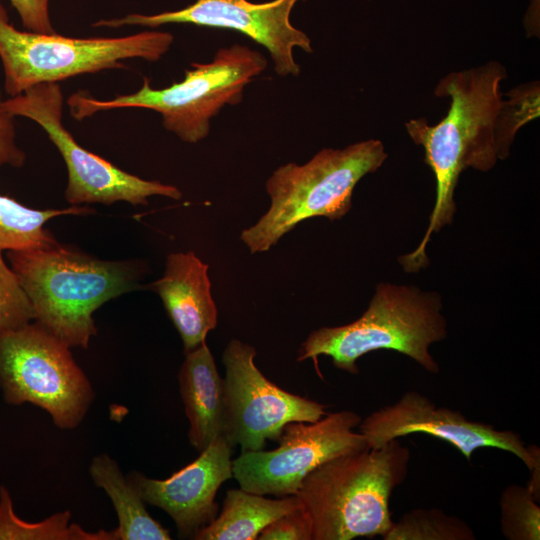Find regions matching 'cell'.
<instances>
[{
  "instance_id": "6da1fadb",
  "label": "cell",
  "mask_w": 540,
  "mask_h": 540,
  "mask_svg": "<svg viewBox=\"0 0 540 540\" xmlns=\"http://www.w3.org/2000/svg\"><path fill=\"white\" fill-rule=\"evenodd\" d=\"M506 77L505 67L494 60L451 72L435 88V95L450 98L447 115L436 125L424 118L405 124L414 143L423 147L436 180L435 204L424 237L413 252L399 258L406 272L426 267L431 235L453 221L461 173L467 168L487 172L509 156L514 137L507 128L506 100L500 90Z\"/></svg>"
},
{
  "instance_id": "7a4b0ae2",
  "label": "cell",
  "mask_w": 540,
  "mask_h": 540,
  "mask_svg": "<svg viewBox=\"0 0 540 540\" xmlns=\"http://www.w3.org/2000/svg\"><path fill=\"white\" fill-rule=\"evenodd\" d=\"M7 258L36 322L69 347L87 348L97 334L93 313L138 287L139 269L131 262L100 260L58 242L8 251Z\"/></svg>"
},
{
  "instance_id": "3957f363",
  "label": "cell",
  "mask_w": 540,
  "mask_h": 540,
  "mask_svg": "<svg viewBox=\"0 0 540 540\" xmlns=\"http://www.w3.org/2000/svg\"><path fill=\"white\" fill-rule=\"evenodd\" d=\"M410 449L393 439L335 457L309 473L296 496L307 512L312 540L384 536L393 521L389 499L408 474Z\"/></svg>"
},
{
  "instance_id": "277c9868",
  "label": "cell",
  "mask_w": 540,
  "mask_h": 540,
  "mask_svg": "<svg viewBox=\"0 0 540 540\" xmlns=\"http://www.w3.org/2000/svg\"><path fill=\"white\" fill-rule=\"evenodd\" d=\"M386 159L383 143L369 139L341 149L324 148L302 165L279 166L266 181L269 209L241 232V241L250 253H262L304 220L341 219L352 207L358 182Z\"/></svg>"
},
{
  "instance_id": "5b68a950",
  "label": "cell",
  "mask_w": 540,
  "mask_h": 540,
  "mask_svg": "<svg viewBox=\"0 0 540 540\" xmlns=\"http://www.w3.org/2000/svg\"><path fill=\"white\" fill-rule=\"evenodd\" d=\"M441 296L415 286L379 283L366 311L350 324L321 327L301 344L297 361L329 356L333 365L358 374L356 361L381 349L402 353L430 373L439 366L429 347L447 337Z\"/></svg>"
},
{
  "instance_id": "8992f818",
  "label": "cell",
  "mask_w": 540,
  "mask_h": 540,
  "mask_svg": "<svg viewBox=\"0 0 540 540\" xmlns=\"http://www.w3.org/2000/svg\"><path fill=\"white\" fill-rule=\"evenodd\" d=\"M267 67L265 56L242 44L219 49L209 63H192L184 79L163 89L143 77L142 87L130 94L99 100L85 91L67 100L72 117L83 120L98 112L143 108L158 112L163 127L186 143H198L210 131V121L226 105L241 102L244 88Z\"/></svg>"
},
{
  "instance_id": "52a82bcc",
  "label": "cell",
  "mask_w": 540,
  "mask_h": 540,
  "mask_svg": "<svg viewBox=\"0 0 540 540\" xmlns=\"http://www.w3.org/2000/svg\"><path fill=\"white\" fill-rule=\"evenodd\" d=\"M170 32L145 30L120 37H69L19 30L0 3V60L10 97L41 83L104 70L126 69V60L159 61L171 48Z\"/></svg>"
},
{
  "instance_id": "ba28073f",
  "label": "cell",
  "mask_w": 540,
  "mask_h": 540,
  "mask_svg": "<svg viewBox=\"0 0 540 540\" xmlns=\"http://www.w3.org/2000/svg\"><path fill=\"white\" fill-rule=\"evenodd\" d=\"M0 385L8 403H32L62 429L78 426L94 399L70 347L38 322L0 330Z\"/></svg>"
},
{
  "instance_id": "9c48e42d",
  "label": "cell",
  "mask_w": 540,
  "mask_h": 540,
  "mask_svg": "<svg viewBox=\"0 0 540 540\" xmlns=\"http://www.w3.org/2000/svg\"><path fill=\"white\" fill-rule=\"evenodd\" d=\"M64 96L59 83H41L3 100V108L14 117L39 125L61 154L68 174L65 199L71 205L125 201L148 205L151 196L180 200L174 185L145 180L118 168L80 146L63 124Z\"/></svg>"
},
{
  "instance_id": "30bf717a",
  "label": "cell",
  "mask_w": 540,
  "mask_h": 540,
  "mask_svg": "<svg viewBox=\"0 0 540 540\" xmlns=\"http://www.w3.org/2000/svg\"><path fill=\"white\" fill-rule=\"evenodd\" d=\"M361 420L343 410L315 422H289L275 449L242 452L232 460L233 477L248 492L296 495L305 477L323 463L368 448L364 435L354 431Z\"/></svg>"
},
{
  "instance_id": "8fae6325",
  "label": "cell",
  "mask_w": 540,
  "mask_h": 540,
  "mask_svg": "<svg viewBox=\"0 0 540 540\" xmlns=\"http://www.w3.org/2000/svg\"><path fill=\"white\" fill-rule=\"evenodd\" d=\"M256 349L238 339L225 347V416L223 436L241 452L263 450L266 441H278L289 422H315L326 415L325 406L281 389L255 365Z\"/></svg>"
},
{
  "instance_id": "7c38bea8",
  "label": "cell",
  "mask_w": 540,
  "mask_h": 540,
  "mask_svg": "<svg viewBox=\"0 0 540 540\" xmlns=\"http://www.w3.org/2000/svg\"><path fill=\"white\" fill-rule=\"evenodd\" d=\"M299 0H273L252 3L247 0H196L176 11L153 15L128 14L121 18L101 19L95 28L142 26L157 28L165 24H194L211 28L232 29L243 33L269 52L275 72L281 76L300 74L294 49L312 53L310 38L290 22V14Z\"/></svg>"
},
{
  "instance_id": "4fadbf2b",
  "label": "cell",
  "mask_w": 540,
  "mask_h": 540,
  "mask_svg": "<svg viewBox=\"0 0 540 540\" xmlns=\"http://www.w3.org/2000/svg\"><path fill=\"white\" fill-rule=\"evenodd\" d=\"M358 427L368 448H379L412 433H425L449 442L467 460L479 448H497L514 454L531 473H540V449L526 446L519 433L469 421L459 411L438 407L417 391H407L396 403L374 411Z\"/></svg>"
},
{
  "instance_id": "5bb4252c",
  "label": "cell",
  "mask_w": 540,
  "mask_h": 540,
  "mask_svg": "<svg viewBox=\"0 0 540 540\" xmlns=\"http://www.w3.org/2000/svg\"><path fill=\"white\" fill-rule=\"evenodd\" d=\"M232 448L220 435L197 459L166 479L148 478L135 471L127 477L145 503L161 508L174 520L180 537L194 539L218 514L217 491L233 477Z\"/></svg>"
},
{
  "instance_id": "9a60e30c",
  "label": "cell",
  "mask_w": 540,
  "mask_h": 540,
  "mask_svg": "<svg viewBox=\"0 0 540 540\" xmlns=\"http://www.w3.org/2000/svg\"><path fill=\"white\" fill-rule=\"evenodd\" d=\"M208 268L193 251L171 253L163 275L149 285L160 296L177 329L184 353L204 343L217 325Z\"/></svg>"
},
{
  "instance_id": "2e32d148",
  "label": "cell",
  "mask_w": 540,
  "mask_h": 540,
  "mask_svg": "<svg viewBox=\"0 0 540 540\" xmlns=\"http://www.w3.org/2000/svg\"><path fill=\"white\" fill-rule=\"evenodd\" d=\"M185 354L178 374L179 388L189 421V441L201 452L223 435L224 381L206 342Z\"/></svg>"
},
{
  "instance_id": "e0dca14e",
  "label": "cell",
  "mask_w": 540,
  "mask_h": 540,
  "mask_svg": "<svg viewBox=\"0 0 540 540\" xmlns=\"http://www.w3.org/2000/svg\"><path fill=\"white\" fill-rule=\"evenodd\" d=\"M301 506L296 495L270 499L241 488L226 492L222 511L194 537L196 540H257L272 521Z\"/></svg>"
},
{
  "instance_id": "ac0fdd59",
  "label": "cell",
  "mask_w": 540,
  "mask_h": 540,
  "mask_svg": "<svg viewBox=\"0 0 540 540\" xmlns=\"http://www.w3.org/2000/svg\"><path fill=\"white\" fill-rule=\"evenodd\" d=\"M96 486L105 490L116 511L119 525L115 540H170L167 529L153 519L139 490L124 477L118 464L108 455L94 457L89 467Z\"/></svg>"
},
{
  "instance_id": "d6986e66",
  "label": "cell",
  "mask_w": 540,
  "mask_h": 540,
  "mask_svg": "<svg viewBox=\"0 0 540 540\" xmlns=\"http://www.w3.org/2000/svg\"><path fill=\"white\" fill-rule=\"evenodd\" d=\"M87 206L71 205L64 209L37 210L15 199L0 195V251H21L48 246L57 242L44 227L50 219L62 215L89 214Z\"/></svg>"
},
{
  "instance_id": "ffe728a7",
  "label": "cell",
  "mask_w": 540,
  "mask_h": 540,
  "mask_svg": "<svg viewBox=\"0 0 540 540\" xmlns=\"http://www.w3.org/2000/svg\"><path fill=\"white\" fill-rule=\"evenodd\" d=\"M70 518V511H64L37 523L23 521L14 514L8 491L0 488V539L115 540L113 530L90 533L69 524Z\"/></svg>"
},
{
  "instance_id": "44dd1931",
  "label": "cell",
  "mask_w": 540,
  "mask_h": 540,
  "mask_svg": "<svg viewBox=\"0 0 540 540\" xmlns=\"http://www.w3.org/2000/svg\"><path fill=\"white\" fill-rule=\"evenodd\" d=\"M385 540H474L471 527L440 509H415L393 522Z\"/></svg>"
},
{
  "instance_id": "7402d4cb",
  "label": "cell",
  "mask_w": 540,
  "mask_h": 540,
  "mask_svg": "<svg viewBox=\"0 0 540 540\" xmlns=\"http://www.w3.org/2000/svg\"><path fill=\"white\" fill-rule=\"evenodd\" d=\"M536 501L528 486L512 484L503 490L500 498V524L505 538L540 539V507Z\"/></svg>"
},
{
  "instance_id": "603a6c76",
  "label": "cell",
  "mask_w": 540,
  "mask_h": 540,
  "mask_svg": "<svg viewBox=\"0 0 540 540\" xmlns=\"http://www.w3.org/2000/svg\"><path fill=\"white\" fill-rule=\"evenodd\" d=\"M33 319L30 299L0 251V330L18 328Z\"/></svg>"
},
{
  "instance_id": "cb8c5ba5",
  "label": "cell",
  "mask_w": 540,
  "mask_h": 540,
  "mask_svg": "<svg viewBox=\"0 0 540 540\" xmlns=\"http://www.w3.org/2000/svg\"><path fill=\"white\" fill-rule=\"evenodd\" d=\"M258 540H312L309 516L302 504L268 524Z\"/></svg>"
},
{
  "instance_id": "d4e9b609",
  "label": "cell",
  "mask_w": 540,
  "mask_h": 540,
  "mask_svg": "<svg viewBox=\"0 0 540 540\" xmlns=\"http://www.w3.org/2000/svg\"><path fill=\"white\" fill-rule=\"evenodd\" d=\"M27 31L53 34L49 4L50 0H9Z\"/></svg>"
},
{
  "instance_id": "484cf974",
  "label": "cell",
  "mask_w": 540,
  "mask_h": 540,
  "mask_svg": "<svg viewBox=\"0 0 540 540\" xmlns=\"http://www.w3.org/2000/svg\"><path fill=\"white\" fill-rule=\"evenodd\" d=\"M3 100L0 87V167H21L25 163L26 154L16 144L15 117L3 108Z\"/></svg>"
}]
</instances>
